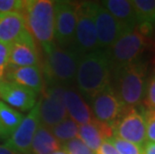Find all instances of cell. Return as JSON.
<instances>
[{
    "label": "cell",
    "mask_w": 155,
    "mask_h": 154,
    "mask_svg": "<svg viewBox=\"0 0 155 154\" xmlns=\"http://www.w3.org/2000/svg\"><path fill=\"white\" fill-rule=\"evenodd\" d=\"M112 66L107 49H97L82 55L78 63L75 84L81 95L92 98L111 85Z\"/></svg>",
    "instance_id": "1"
},
{
    "label": "cell",
    "mask_w": 155,
    "mask_h": 154,
    "mask_svg": "<svg viewBox=\"0 0 155 154\" xmlns=\"http://www.w3.org/2000/svg\"><path fill=\"white\" fill-rule=\"evenodd\" d=\"M27 30L43 51L55 43L54 39V1L25 0L21 11Z\"/></svg>",
    "instance_id": "2"
},
{
    "label": "cell",
    "mask_w": 155,
    "mask_h": 154,
    "mask_svg": "<svg viewBox=\"0 0 155 154\" xmlns=\"http://www.w3.org/2000/svg\"><path fill=\"white\" fill-rule=\"evenodd\" d=\"M147 63L137 60L114 71L118 98L126 108H136L143 102L146 90Z\"/></svg>",
    "instance_id": "3"
},
{
    "label": "cell",
    "mask_w": 155,
    "mask_h": 154,
    "mask_svg": "<svg viewBox=\"0 0 155 154\" xmlns=\"http://www.w3.org/2000/svg\"><path fill=\"white\" fill-rule=\"evenodd\" d=\"M45 55L44 74L49 85H59L68 87L75 82L78 63L81 55L73 47L61 48L54 44L47 50Z\"/></svg>",
    "instance_id": "4"
},
{
    "label": "cell",
    "mask_w": 155,
    "mask_h": 154,
    "mask_svg": "<svg viewBox=\"0 0 155 154\" xmlns=\"http://www.w3.org/2000/svg\"><path fill=\"white\" fill-rule=\"evenodd\" d=\"M146 46V36H144L137 28L124 33L109 49H107L112 71H116L139 60Z\"/></svg>",
    "instance_id": "5"
},
{
    "label": "cell",
    "mask_w": 155,
    "mask_h": 154,
    "mask_svg": "<svg viewBox=\"0 0 155 154\" xmlns=\"http://www.w3.org/2000/svg\"><path fill=\"white\" fill-rule=\"evenodd\" d=\"M72 47L81 56L99 49L91 1L77 3L76 28Z\"/></svg>",
    "instance_id": "6"
},
{
    "label": "cell",
    "mask_w": 155,
    "mask_h": 154,
    "mask_svg": "<svg viewBox=\"0 0 155 154\" xmlns=\"http://www.w3.org/2000/svg\"><path fill=\"white\" fill-rule=\"evenodd\" d=\"M77 18V3L54 1V39L56 45L68 48L73 45Z\"/></svg>",
    "instance_id": "7"
},
{
    "label": "cell",
    "mask_w": 155,
    "mask_h": 154,
    "mask_svg": "<svg viewBox=\"0 0 155 154\" xmlns=\"http://www.w3.org/2000/svg\"><path fill=\"white\" fill-rule=\"evenodd\" d=\"M40 100L29 111L12 135L3 143L6 147L17 154H30L31 144L36 130L40 125Z\"/></svg>",
    "instance_id": "8"
},
{
    "label": "cell",
    "mask_w": 155,
    "mask_h": 154,
    "mask_svg": "<svg viewBox=\"0 0 155 154\" xmlns=\"http://www.w3.org/2000/svg\"><path fill=\"white\" fill-rule=\"evenodd\" d=\"M113 136L143 147L146 141V126L142 109L127 108L113 126Z\"/></svg>",
    "instance_id": "9"
},
{
    "label": "cell",
    "mask_w": 155,
    "mask_h": 154,
    "mask_svg": "<svg viewBox=\"0 0 155 154\" xmlns=\"http://www.w3.org/2000/svg\"><path fill=\"white\" fill-rule=\"evenodd\" d=\"M92 9L99 49H109L124 33L129 32L100 2H92Z\"/></svg>",
    "instance_id": "10"
},
{
    "label": "cell",
    "mask_w": 155,
    "mask_h": 154,
    "mask_svg": "<svg viewBox=\"0 0 155 154\" xmlns=\"http://www.w3.org/2000/svg\"><path fill=\"white\" fill-rule=\"evenodd\" d=\"M90 99V108L94 118L110 126H114L126 109L118 98L112 85H109Z\"/></svg>",
    "instance_id": "11"
},
{
    "label": "cell",
    "mask_w": 155,
    "mask_h": 154,
    "mask_svg": "<svg viewBox=\"0 0 155 154\" xmlns=\"http://www.w3.org/2000/svg\"><path fill=\"white\" fill-rule=\"evenodd\" d=\"M63 86L49 85L40 99V124L46 128H52L61 121L68 118L63 102Z\"/></svg>",
    "instance_id": "12"
},
{
    "label": "cell",
    "mask_w": 155,
    "mask_h": 154,
    "mask_svg": "<svg viewBox=\"0 0 155 154\" xmlns=\"http://www.w3.org/2000/svg\"><path fill=\"white\" fill-rule=\"evenodd\" d=\"M0 98L7 105L23 112L30 111L38 101L33 90L4 79L0 80Z\"/></svg>",
    "instance_id": "13"
},
{
    "label": "cell",
    "mask_w": 155,
    "mask_h": 154,
    "mask_svg": "<svg viewBox=\"0 0 155 154\" xmlns=\"http://www.w3.org/2000/svg\"><path fill=\"white\" fill-rule=\"evenodd\" d=\"M37 43L30 32L26 30L15 42L10 44L8 67L39 66Z\"/></svg>",
    "instance_id": "14"
},
{
    "label": "cell",
    "mask_w": 155,
    "mask_h": 154,
    "mask_svg": "<svg viewBox=\"0 0 155 154\" xmlns=\"http://www.w3.org/2000/svg\"><path fill=\"white\" fill-rule=\"evenodd\" d=\"M63 102L68 118L73 120L77 125H84L95 120L90 106L75 88L64 87Z\"/></svg>",
    "instance_id": "15"
},
{
    "label": "cell",
    "mask_w": 155,
    "mask_h": 154,
    "mask_svg": "<svg viewBox=\"0 0 155 154\" xmlns=\"http://www.w3.org/2000/svg\"><path fill=\"white\" fill-rule=\"evenodd\" d=\"M3 79L27 87L37 95L44 88L43 73L39 66L7 67Z\"/></svg>",
    "instance_id": "16"
},
{
    "label": "cell",
    "mask_w": 155,
    "mask_h": 154,
    "mask_svg": "<svg viewBox=\"0 0 155 154\" xmlns=\"http://www.w3.org/2000/svg\"><path fill=\"white\" fill-rule=\"evenodd\" d=\"M111 136H113V126L101 123L96 119L91 123L78 125V138L94 152L104 140Z\"/></svg>",
    "instance_id": "17"
},
{
    "label": "cell",
    "mask_w": 155,
    "mask_h": 154,
    "mask_svg": "<svg viewBox=\"0 0 155 154\" xmlns=\"http://www.w3.org/2000/svg\"><path fill=\"white\" fill-rule=\"evenodd\" d=\"M100 4L128 31L137 27V19L129 0H105Z\"/></svg>",
    "instance_id": "18"
},
{
    "label": "cell",
    "mask_w": 155,
    "mask_h": 154,
    "mask_svg": "<svg viewBox=\"0 0 155 154\" xmlns=\"http://www.w3.org/2000/svg\"><path fill=\"white\" fill-rule=\"evenodd\" d=\"M27 30L21 13L0 14V42L12 44Z\"/></svg>",
    "instance_id": "19"
},
{
    "label": "cell",
    "mask_w": 155,
    "mask_h": 154,
    "mask_svg": "<svg viewBox=\"0 0 155 154\" xmlns=\"http://www.w3.org/2000/svg\"><path fill=\"white\" fill-rule=\"evenodd\" d=\"M59 149H61V144L53 136L50 129L40 124L32 141L30 154H52Z\"/></svg>",
    "instance_id": "20"
},
{
    "label": "cell",
    "mask_w": 155,
    "mask_h": 154,
    "mask_svg": "<svg viewBox=\"0 0 155 154\" xmlns=\"http://www.w3.org/2000/svg\"><path fill=\"white\" fill-rule=\"evenodd\" d=\"M21 112L0 100V131L1 138L7 140L23 120Z\"/></svg>",
    "instance_id": "21"
},
{
    "label": "cell",
    "mask_w": 155,
    "mask_h": 154,
    "mask_svg": "<svg viewBox=\"0 0 155 154\" xmlns=\"http://www.w3.org/2000/svg\"><path fill=\"white\" fill-rule=\"evenodd\" d=\"M137 25L155 23V0H132Z\"/></svg>",
    "instance_id": "22"
},
{
    "label": "cell",
    "mask_w": 155,
    "mask_h": 154,
    "mask_svg": "<svg viewBox=\"0 0 155 154\" xmlns=\"http://www.w3.org/2000/svg\"><path fill=\"white\" fill-rule=\"evenodd\" d=\"M51 133L62 145L70 140L78 138V125L70 118H66L50 128Z\"/></svg>",
    "instance_id": "23"
},
{
    "label": "cell",
    "mask_w": 155,
    "mask_h": 154,
    "mask_svg": "<svg viewBox=\"0 0 155 154\" xmlns=\"http://www.w3.org/2000/svg\"><path fill=\"white\" fill-rule=\"evenodd\" d=\"M107 140L113 145L119 154H143V147L118 138L116 136H111Z\"/></svg>",
    "instance_id": "24"
},
{
    "label": "cell",
    "mask_w": 155,
    "mask_h": 154,
    "mask_svg": "<svg viewBox=\"0 0 155 154\" xmlns=\"http://www.w3.org/2000/svg\"><path fill=\"white\" fill-rule=\"evenodd\" d=\"M61 149H63L67 154H95L94 151H92L79 138L62 144Z\"/></svg>",
    "instance_id": "25"
},
{
    "label": "cell",
    "mask_w": 155,
    "mask_h": 154,
    "mask_svg": "<svg viewBox=\"0 0 155 154\" xmlns=\"http://www.w3.org/2000/svg\"><path fill=\"white\" fill-rule=\"evenodd\" d=\"M146 126V140L148 142L155 143V110L142 109Z\"/></svg>",
    "instance_id": "26"
},
{
    "label": "cell",
    "mask_w": 155,
    "mask_h": 154,
    "mask_svg": "<svg viewBox=\"0 0 155 154\" xmlns=\"http://www.w3.org/2000/svg\"><path fill=\"white\" fill-rule=\"evenodd\" d=\"M25 0H0V14L21 13Z\"/></svg>",
    "instance_id": "27"
},
{
    "label": "cell",
    "mask_w": 155,
    "mask_h": 154,
    "mask_svg": "<svg viewBox=\"0 0 155 154\" xmlns=\"http://www.w3.org/2000/svg\"><path fill=\"white\" fill-rule=\"evenodd\" d=\"M143 103L146 106V109L155 110V73L146 83Z\"/></svg>",
    "instance_id": "28"
},
{
    "label": "cell",
    "mask_w": 155,
    "mask_h": 154,
    "mask_svg": "<svg viewBox=\"0 0 155 154\" xmlns=\"http://www.w3.org/2000/svg\"><path fill=\"white\" fill-rule=\"evenodd\" d=\"M9 54H10V44L0 42V80H3L6 68L8 67Z\"/></svg>",
    "instance_id": "29"
},
{
    "label": "cell",
    "mask_w": 155,
    "mask_h": 154,
    "mask_svg": "<svg viewBox=\"0 0 155 154\" xmlns=\"http://www.w3.org/2000/svg\"><path fill=\"white\" fill-rule=\"evenodd\" d=\"M95 154H119L117 152V150L114 148L113 145L108 141V140H104L102 144L100 145V147L98 148V150Z\"/></svg>",
    "instance_id": "30"
},
{
    "label": "cell",
    "mask_w": 155,
    "mask_h": 154,
    "mask_svg": "<svg viewBox=\"0 0 155 154\" xmlns=\"http://www.w3.org/2000/svg\"><path fill=\"white\" fill-rule=\"evenodd\" d=\"M143 154H155V143H145L143 146Z\"/></svg>",
    "instance_id": "31"
},
{
    "label": "cell",
    "mask_w": 155,
    "mask_h": 154,
    "mask_svg": "<svg viewBox=\"0 0 155 154\" xmlns=\"http://www.w3.org/2000/svg\"><path fill=\"white\" fill-rule=\"evenodd\" d=\"M0 154H17L8 147H6L4 144H0Z\"/></svg>",
    "instance_id": "32"
},
{
    "label": "cell",
    "mask_w": 155,
    "mask_h": 154,
    "mask_svg": "<svg viewBox=\"0 0 155 154\" xmlns=\"http://www.w3.org/2000/svg\"><path fill=\"white\" fill-rule=\"evenodd\" d=\"M52 154H67V153L65 152L63 149H59V150H57V151H55L54 153H52Z\"/></svg>",
    "instance_id": "33"
},
{
    "label": "cell",
    "mask_w": 155,
    "mask_h": 154,
    "mask_svg": "<svg viewBox=\"0 0 155 154\" xmlns=\"http://www.w3.org/2000/svg\"><path fill=\"white\" fill-rule=\"evenodd\" d=\"M0 138H1V131H0Z\"/></svg>",
    "instance_id": "34"
}]
</instances>
